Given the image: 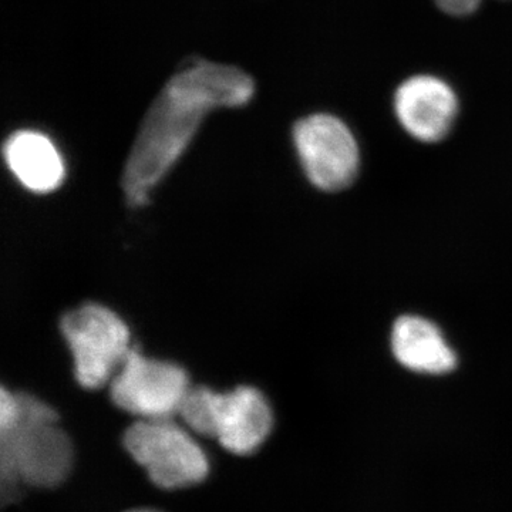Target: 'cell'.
Instances as JSON below:
<instances>
[{
  "mask_svg": "<svg viewBox=\"0 0 512 512\" xmlns=\"http://www.w3.org/2000/svg\"><path fill=\"white\" fill-rule=\"evenodd\" d=\"M254 93L252 77L228 64L200 62L171 77L148 109L128 154L121 183L130 205L146 204L210 111L245 106Z\"/></svg>",
  "mask_w": 512,
  "mask_h": 512,
  "instance_id": "obj_1",
  "label": "cell"
},
{
  "mask_svg": "<svg viewBox=\"0 0 512 512\" xmlns=\"http://www.w3.org/2000/svg\"><path fill=\"white\" fill-rule=\"evenodd\" d=\"M18 417L0 431V470L3 488L16 483L52 488L69 477L73 447L52 407L28 393H16Z\"/></svg>",
  "mask_w": 512,
  "mask_h": 512,
  "instance_id": "obj_2",
  "label": "cell"
},
{
  "mask_svg": "<svg viewBox=\"0 0 512 512\" xmlns=\"http://www.w3.org/2000/svg\"><path fill=\"white\" fill-rule=\"evenodd\" d=\"M178 416L188 429L218 440L225 450L237 456L255 453L274 426L271 407L264 394L248 386L237 387L229 393L191 387Z\"/></svg>",
  "mask_w": 512,
  "mask_h": 512,
  "instance_id": "obj_3",
  "label": "cell"
},
{
  "mask_svg": "<svg viewBox=\"0 0 512 512\" xmlns=\"http://www.w3.org/2000/svg\"><path fill=\"white\" fill-rule=\"evenodd\" d=\"M123 444L161 490L194 487L210 474L205 451L173 419L138 420L124 433Z\"/></svg>",
  "mask_w": 512,
  "mask_h": 512,
  "instance_id": "obj_4",
  "label": "cell"
},
{
  "mask_svg": "<svg viewBox=\"0 0 512 512\" xmlns=\"http://www.w3.org/2000/svg\"><path fill=\"white\" fill-rule=\"evenodd\" d=\"M60 329L73 355L74 377L84 389H100L110 382L131 349L126 323L97 303L66 313Z\"/></svg>",
  "mask_w": 512,
  "mask_h": 512,
  "instance_id": "obj_5",
  "label": "cell"
},
{
  "mask_svg": "<svg viewBox=\"0 0 512 512\" xmlns=\"http://www.w3.org/2000/svg\"><path fill=\"white\" fill-rule=\"evenodd\" d=\"M190 389L183 367L147 359L131 348L111 379L110 397L117 407L140 420L173 419Z\"/></svg>",
  "mask_w": 512,
  "mask_h": 512,
  "instance_id": "obj_6",
  "label": "cell"
},
{
  "mask_svg": "<svg viewBox=\"0 0 512 512\" xmlns=\"http://www.w3.org/2000/svg\"><path fill=\"white\" fill-rule=\"evenodd\" d=\"M293 140L303 170L323 191L345 190L359 173V147L352 131L330 114H313L296 123Z\"/></svg>",
  "mask_w": 512,
  "mask_h": 512,
  "instance_id": "obj_7",
  "label": "cell"
},
{
  "mask_svg": "<svg viewBox=\"0 0 512 512\" xmlns=\"http://www.w3.org/2000/svg\"><path fill=\"white\" fill-rule=\"evenodd\" d=\"M394 111L410 136L424 143H436L453 128L458 100L454 90L443 80L416 76L397 89Z\"/></svg>",
  "mask_w": 512,
  "mask_h": 512,
  "instance_id": "obj_8",
  "label": "cell"
},
{
  "mask_svg": "<svg viewBox=\"0 0 512 512\" xmlns=\"http://www.w3.org/2000/svg\"><path fill=\"white\" fill-rule=\"evenodd\" d=\"M3 154L10 171L30 191L46 194L63 183L62 156L45 134L30 130L13 133Z\"/></svg>",
  "mask_w": 512,
  "mask_h": 512,
  "instance_id": "obj_9",
  "label": "cell"
},
{
  "mask_svg": "<svg viewBox=\"0 0 512 512\" xmlns=\"http://www.w3.org/2000/svg\"><path fill=\"white\" fill-rule=\"evenodd\" d=\"M394 356L407 369L427 375H444L457 366V357L443 333L430 320L403 316L394 323Z\"/></svg>",
  "mask_w": 512,
  "mask_h": 512,
  "instance_id": "obj_10",
  "label": "cell"
},
{
  "mask_svg": "<svg viewBox=\"0 0 512 512\" xmlns=\"http://www.w3.org/2000/svg\"><path fill=\"white\" fill-rule=\"evenodd\" d=\"M143 512H160V511L148 510V508H143Z\"/></svg>",
  "mask_w": 512,
  "mask_h": 512,
  "instance_id": "obj_11",
  "label": "cell"
},
{
  "mask_svg": "<svg viewBox=\"0 0 512 512\" xmlns=\"http://www.w3.org/2000/svg\"><path fill=\"white\" fill-rule=\"evenodd\" d=\"M127 512H143V510H133V511H127Z\"/></svg>",
  "mask_w": 512,
  "mask_h": 512,
  "instance_id": "obj_12",
  "label": "cell"
}]
</instances>
